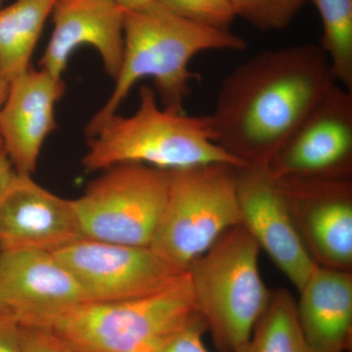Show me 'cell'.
Instances as JSON below:
<instances>
[{"label": "cell", "mask_w": 352, "mask_h": 352, "mask_svg": "<svg viewBox=\"0 0 352 352\" xmlns=\"http://www.w3.org/2000/svg\"><path fill=\"white\" fill-rule=\"evenodd\" d=\"M336 85L320 45L261 51L220 85L210 113L217 145L243 166L270 162Z\"/></svg>", "instance_id": "obj_1"}, {"label": "cell", "mask_w": 352, "mask_h": 352, "mask_svg": "<svg viewBox=\"0 0 352 352\" xmlns=\"http://www.w3.org/2000/svg\"><path fill=\"white\" fill-rule=\"evenodd\" d=\"M124 48L115 87L85 127L90 138L126 100L132 87L142 78H152L162 107L185 112L195 75L189 64L206 51H242L244 39L231 31L214 29L177 15L154 1L141 8L122 11Z\"/></svg>", "instance_id": "obj_2"}, {"label": "cell", "mask_w": 352, "mask_h": 352, "mask_svg": "<svg viewBox=\"0 0 352 352\" xmlns=\"http://www.w3.org/2000/svg\"><path fill=\"white\" fill-rule=\"evenodd\" d=\"M82 160L88 171L120 164H142L164 170L223 163L244 168L215 141L212 118L175 112L159 105L148 85L139 89V105L129 117L116 113L92 138Z\"/></svg>", "instance_id": "obj_3"}, {"label": "cell", "mask_w": 352, "mask_h": 352, "mask_svg": "<svg viewBox=\"0 0 352 352\" xmlns=\"http://www.w3.org/2000/svg\"><path fill=\"white\" fill-rule=\"evenodd\" d=\"M198 316L185 271L151 295L82 303L36 326L54 331L78 352H159Z\"/></svg>", "instance_id": "obj_4"}, {"label": "cell", "mask_w": 352, "mask_h": 352, "mask_svg": "<svg viewBox=\"0 0 352 352\" xmlns=\"http://www.w3.org/2000/svg\"><path fill=\"white\" fill-rule=\"evenodd\" d=\"M261 248L242 226L229 229L186 271L197 310L219 352L251 337L271 294L258 270Z\"/></svg>", "instance_id": "obj_5"}, {"label": "cell", "mask_w": 352, "mask_h": 352, "mask_svg": "<svg viewBox=\"0 0 352 352\" xmlns=\"http://www.w3.org/2000/svg\"><path fill=\"white\" fill-rule=\"evenodd\" d=\"M237 168L214 163L170 170L168 200L150 249L186 270L229 229L240 226Z\"/></svg>", "instance_id": "obj_6"}, {"label": "cell", "mask_w": 352, "mask_h": 352, "mask_svg": "<svg viewBox=\"0 0 352 352\" xmlns=\"http://www.w3.org/2000/svg\"><path fill=\"white\" fill-rule=\"evenodd\" d=\"M102 171L73 200L83 237L149 247L168 200L170 170L120 164Z\"/></svg>", "instance_id": "obj_7"}, {"label": "cell", "mask_w": 352, "mask_h": 352, "mask_svg": "<svg viewBox=\"0 0 352 352\" xmlns=\"http://www.w3.org/2000/svg\"><path fill=\"white\" fill-rule=\"evenodd\" d=\"M82 289L87 302L132 300L161 291L182 276L149 247L82 239L53 252Z\"/></svg>", "instance_id": "obj_8"}, {"label": "cell", "mask_w": 352, "mask_h": 352, "mask_svg": "<svg viewBox=\"0 0 352 352\" xmlns=\"http://www.w3.org/2000/svg\"><path fill=\"white\" fill-rule=\"evenodd\" d=\"M275 179L315 263L351 272L352 177Z\"/></svg>", "instance_id": "obj_9"}, {"label": "cell", "mask_w": 352, "mask_h": 352, "mask_svg": "<svg viewBox=\"0 0 352 352\" xmlns=\"http://www.w3.org/2000/svg\"><path fill=\"white\" fill-rule=\"evenodd\" d=\"M273 177H352V91L336 85L268 166Z\"/></svg>", "instance_id": "obj_10"}, {"label": "cell", "mask_w": 352, "mask_h": 352, "mask_svg": "<svg viewBox=\"0 0 352 352\" xmlns=\"http://www.w3.org/2000/svg\"><path fill=\"white\" fill-rule=\"evenodd\" d=\"M85 302L75 277L53 252L0 249V310L20 325H39Z\"/></svg>", "instance_id": "obj_11"}, {"label": "cell", "mask_w": 352, "mask_h": 352, "mask_svg": "<svg viewBox=\"0 0 352 352\" xmlns=\"http://www.w3.org/2000/svg\"><path fill=\"white\" fill-rule=\"evenodd\" d=\"M241 226L300 291L317 264L298 233L276 179L267 168H237Z\"/></svg>", "instance_id": "obj_12"}, {"label": "cell", "mask_w": 352, "mask_h": 352, "mask_svg": "<svg viewBox=\"0 0 352 352\" xmlns=\"http://www.w3.org/2000/svg\"><path fill=\"white\" fill-rule=\"evenodd\" d=\"M83 237L73 200L17 173L0 197V249L56 252Z\"/></svg>", "instance_id": "obj_13"}, {"label": "cell", "mask_w": 352, "mask_h": 352, "mask_svg": "<svg viewBox=\"0 0 352 352\" xmlns=\"http://www.w3.org/2000/svg\"><path fill=\"white\" fill-rule=\"evenodd\" d=\"M65 91L63 78L43 69H29L9 83L0 111V138L19 175H34L43 143L58 129L55 106Z\"/></svg>", "instance_id": "obj_14"}, {"label": "cell", "mask_w": 352, "mask_h": 352, "mask_svg": "<svg viewBox=\"0 0 352 352\" xmlns=\"http://www.w3.org/2000/svg\"><path fill=\"white\" fill-rule=\"evenodd\" d=\"M122 11L113 0H57L51 14L52 36L39 60V69L62 78L72 54L80 46L90 45L115 82L124 57Z\"/></svg>", "instance_id": "obj_15"}, {"label": "cell", "mask_w": 352, "mask_h": 352, "mask_svg": "<svg viewBox=\"0 0 352 352\" xmlns=\"http://www.w3.org/2000/svg\"><path fill=\"white\" fill-rule=\"evenodd\" d=\"M298 293L296 314L311 351H351L352 272L317 266Z\"/></svg>", "instance_id": "obj_16"}, {"label": "cell", "mask_w": 352, "mask_h": 352, "mask_svg": "<svg viewBox=\"0 0 352 352\" xmlns=\"http://www.w3.org/2000/svg\"><path fill=\"white\" fill-rule=\"evenodd\" d=\"M57 0H16L0 9V82L30 69L32 53Z\"/></svg>", "instance_id": "obj_17"}, {"label": "cell", "mask_w": 352, "mask_h": 352, "mask_svg": "<svg viewBox=\"0 0 352 352\" xmlns=\"http://www.w3.org/2000/svg\"><path fill=\"white\" fill-rule=\"evenodd\" d=\"M235 352H312L298 322L296 300L289 291H272L251 337Z\"/></svg>", "instance_id": "obj_18"}, {"label": "cell", "mask_w": 352, "mask_h": 352, "mask_svg": "<svg viewBox=\"0 0 352 352\" xmlns=\"http://www.w3.org/2000/svg\"><path fill=\"white\" fill-rule=\"evenodd\" d=\"M320 15L323 50L340 87L352 91V0H308Z\"/></svg>", "instance_id": "obj_19"}, {"label": "cell", "mask_w": 352, "mask_h": 352, "mask_svg": "<svg viewBox=\"0 0 352 352\" xmlns=\"http://www.w3.org/2000/svg\"><path fill=\"white\" fill-rule=\"evenodd\" d=\"M308 0H232L236 17L261 31L288 27Z\"/></svg>", "instance_id": "obj_20"}, {"label": "cell", "mask_w": 352, "mask_h": 352, "mask_svg": "<svg viewBox=\"0 0 352 352\" xmlns=\"http://www.w3.org/2000/svg\"><path fill=\"white\" fill-rule=\"evenodd\" d=\"M183 18L214 29L230 31L236 18L232 0H156Z\"/></svg>", "instance_id": "obj_21"}, {"label": "cell", "mask_w": 352, "mask_h": 352, "mask_svg": "<svg viewBox=\"0 0 352 352\" xmlns=\"http://www.w3.org/2000/svg\"><path fill=\"white\" fill-rule=\"evenodd\" d=\"M19 352L78 351L50 328L36 325H20Z\"/></svg>", "instance_id": "obj_22"}, {"label": "cell", "mask_w": 352, "mask_h": 352, "mask_svg": "<svg viewBox=\"0 0 352 352\" xmlns=\"http://www.w3.org/2000/svg\"><path fill=\"white\" fill-rule=\"evenodd\" d=\"M206 331L207 326L200 315L188 326L176 333L159 352H210L203 340Z\"/></svg>", "instance_id": "obj_23"}, {"label": "cell", "mask_w": 352, "mask_h": 352, "mask_svg": "<svg viewBox=\"0 0 352 352\" xmlns=\"http://www.w3.org/2000/svg\"><path fill=\"white\" fill-rule=\"evenodd\" d=\"M20 324L12 317L0 316V352H19Z\"/></svg>", "instance_id": "obj_24"}, {"label": "cell", "mask_w": 352, "mask_h": 352, "mask_svg": "<svg viewBox=\"0 0 352 352\" xmlns=\"http://www.w3.org/2000/svg\"><path fill=\"white\" fill-rule=\"evenodd\" d=\"M17 173L4 150H0V197L3 195Z\"/></svg>", "instance_id": "obj_25"}, {"label": "cell", "mask_w": 352, "mask_h": 352, "mask_svg": "<svg viewBox=\"0 0 352 352\" xmlns=\"http://www.w3.org/2000/svg\"><path fill=\"white\" fill-rule=\"evenodd\" d=\"M113 2L126 10H133V9L141 8L156 1V0H113Z\"/></svg>", "instance_id": "obj_26"}, {"label": "cell", "mask_w": 352, "mask_h": 352, "mask_svg": "<svg viewBox=\"0 0 352 352\" xmlns=\"http://www.w3.org/2000/svg\"><path fill=\"white\" fill-rule=\"evenodd\" d=\"M9 83L0 82V111H1L2 106L6 100L7 94H8ZM0 150H3L2 147V141L0 138Z\"/></svg>", "instance_id": "obj_27"}, {"label": "cell", "mask_w": 352, "mask_h": 352, "mask_svg": "<svg viewBox=\"0 0 352 352\" xmlns=\"http://www.w3.org/2000/svg\"><path fill=\"white\" fill-rule=\"evenodd\" d=\"M3 314H3V312L1 311V310H0V316H2V315Z\"/></svg>", "instance_id": "obj_28"}, {"label": "cell", "mask_w": 352, "mask_h": 352, "mask_svg": "<svg viewBox=\"0 0 352 352\" xmlns=\"http://www.w3.org/2000/svg\"><path fill=\"white\" fill-rule=\"evenodd\" d=\"M2 0H0V3H1Z\"/></svg>", "instance_id": "obj_29"}]
</instances>
